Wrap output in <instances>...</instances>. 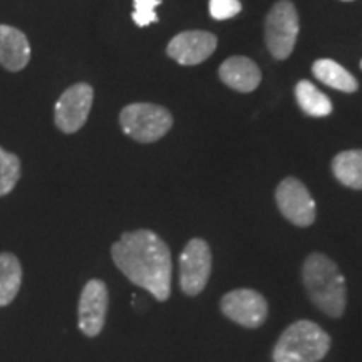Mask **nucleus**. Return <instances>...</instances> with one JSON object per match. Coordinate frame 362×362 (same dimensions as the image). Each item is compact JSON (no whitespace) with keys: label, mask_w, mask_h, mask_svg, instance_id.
<instances>
[{"label":"nucleus","mask_w":362,"mask_h":362,"mask_svg":"<svg viewBox=\"0 0 362 362\" xmlns=\"http://www.w3.org/2000/svg\"><path fill=\"white\" fill-rule=\"evenodd\" d=\"M361 69H362V62H361Z\"/></svg>","instance_id":"obj_21"},{"label":"nucleus","mask_w":362,"mask_h":362,"mask_svg":"<svg viewBox=\"0 0 362 362\" xmlns=\"http://www.w3.org/2000/svg\"><path fill=\"white\" fill-rule=\"evenodd\" d=\"M332 171L344 187L362 189V149L339 153L332 161Z\"/></svg>","instance_id":"obj_16"},{"label":"nucleus","mask_w":362,"mask_h":362,"mask_svg":"<svg viewBox=\"0 0 362 362\" xmlns=\"http://www.w3.org/2000/svg\"><path fill=\"white\" fill-rule=\"evenodd\" d=\"M30 61V44L16 27L0 24V66L7 71H22Z\"/></svg>","instance_id":"obj_13"},{"label":"nucleus","mask_w":362,"mask_h":362,"mask_svg":"<svg viewBox=\"0 0 362 362\" xmlns=\"http://www.w3.org/2000/svg\"><path fill=\"white\" fill-rule=\"evenodd\" d=\"M312 72L320 83H324L329 88L342 90V93H356L359 84L354 76L351 74L346 67H342L339 62L332 59H319L312 66Z\"/></svg>","instance_id":"obj_14"},{"label":"nucleus","mask_w":362,"mask_h":362,"mask_svg":"<svg viewBox=\"0 0 362 362\" xmlns=\"http://www.w3.org/2000/svg\"><path fill=\"white\" fill-rule=\"evenodd\" d=\"M330 337L310 320H297L285 329L274 349V362H319L329 352Z\"/></svg>","instance_id":"obj_3"},{"label":"nucleus","mask_w":362,"mask_h":362,"mask_svg":"<svg viewBox=\"0 0 362 362\" xmlns=\"http://www.w3.org/2000/svg\"><path fill=\"white\" fill-rule=\"evenodd\" d=\"M94 89L86 83L71 86L57 99L54 110V121L62 133H78L88 121L90 106H93Z\"/></svg>","instance_id":"obj_7"},{"label":"nucleus","mask_w":362,"mask_h":362,"mask_svg":"<svg viewBox=\"0 0 362 362\" xmlns=\"http://www.w3.org/2000/svg\"><path fill=\"white\" fill-rule=\"evenodd\" d=\"M22 265L13 253H0V307L12 304L21 291Z\"/></svg>","instance_id":"obj_15"},{"label":"nucleus","mask_w":362,"mask_h":362,"mask_svg":"<svg viewBox=\"0 0 362 362\" xmlns=\"http://www.w3.org/2000/svg\"><path fill=\"white\" fill-rule=\"evenodd\" d=\"M279 210L285 218L297 226H310L315 221V202L305 185L297 178L280 181L275 192Z\"/></svg>","instance_id":"obj_8"},{"label":"nucleus","mask_w":362,"mask_h":362,"mask_svg":"<svg viewBox=\"0 0 362 362\" xmlns=\"http://www.w3.org/2000/svg\"><path fill=\"white\" fill-rule=\"evenodd\" d=\"M110 293L103 280L93 279L84 285L79 297V329L84 336H99L106 322Z\"/></svg>","instance_id":"obj_10"},{"label":"nucleus","mask_w":362,"mask_h":362,"mask_svg":"<svg viewBox=\"0 0 362 362\" xmlns=\"http://www.w3.org/2000/svg\"><path fill=\"white\" fill-rule=\"evenodd\" d=\"M111 255L117 269L134 285L148 291L156 300H168L173 274L171 253L155 232H126L112 245Z\"/></svg>","instance_id":"obj_1"},{"label":"nucleus","mask_w":362,"mask_h":362,"mask_svg":"<svg viewBox=\"0 0 362 362\" xmlns=\"http://www.w3.org/2000/svg\"><path fill=\"white\" fill-rule=\"evenodd\" d=\"M124 134L139 143H155L173 126V116L163 106L151 103H133L119 115Z\"/></svg>","instance_id":"obj_4"},{"label":"nucleus","mask_w":362,"mask_h":362,"mask_svg":"<svg viewBox=\"0 0 362 362\" xmlns=\"http://www.w3.org/2000/svg\"><path fill=\"white\" fill-rule=\"evenodd\" d=\"M242 11L240 0H210V16L216 21L232 19Z\"/></svg>","instance_id":"obj_20"},{"label":"nucleus","mask_w":362,"mask_h":362,"mask_svg":"<svg viewBox=\"0 0 362 362\" xmlns=\"http://www.w3.org/2000/svg\"><path fill=\"white\" fill-rule=\"evenodd\" d=\"M211 272V252L205 240L193 238L180 257V285L187 296H198L206 287Z\"/></svg>","instance_id":"obj_6"},{"label":"nucleus","mask_w":362,"mask_h":362,"mask_svg":"<svg viewBox=\"0 0 362 362\" xmlns=\"http://www.w3.org/2000/svg\"><path fill=\"white\" fill-rule=\"evenodd\" d=\"M158 6H161V0H134V24L138 27H146L153 24V22H158Z\"/></svg>","instance_id":"obj_19"},{"label":"nucleus","mask_w":362,"mask_h":362,"mask_svg":"<svg viewBox=\"0 0 362 362\" xmlns=\"http://www.w3.org/2000/svg\"><path fill=\"white\" fill-rule=\"evenodd\" d=\"M298 37V12L288 0H280L265 19V42L269 52L279 61L291 56Z\"/></svg>","instance_id":"obj_5"},{"label":"nucleus","mask_w":362,"mask_h":362,"mask_svg":"<svg viewBox=\"0 0 362 362\" xmlns=\"http://www.w3.org/2000/svg\"><path fill=\"white\" fill-rule=\"evenodd\" d=\"M296 98L300 110L312 117H325L332 112V103L310 81H300L296 86Z\"/></svg>","instance_id":"obj_17"},{"label":"nucleus","mask_w":362,"mask_h":362,"mask_svg":"<svg viewBox=\"0 0 362 362\" xmlns=\"http://www.w3.org/2000/svg\"><path fill=\"white\" fill-rule=\"evenodd\" d=\"M216 44L218 39L215 34L206 30H187L170 40L166 52L181 66H197L215 52Z\"/></svg>","instance_id":"obj_11"},{"label":"nucleus","mask_w":362,"mask_h":362,"mask_svg":"<svg viewBox=\"0 0 362 362\" xmlns=\"http://www.w3.org/2000/svg\"><path fill=\"white\" fill-rule=\"evenodd\" d=\"M304 285L310 300L330 317H341L346 310L347 288L339 267L322 253L307 257L304 270Z\"/></svg>","instance_id":"obj_2"},{"label":"nucleus","mask_w":362,"mask_h":362,"mask_svg":"<svg viewBox=\"0 0 362 362\" xmlns=\"http://www.w3.org/2000/svg\"><path fill=\"white\" fill-rule=\"evenodd\" d=\"M220 79L238 93H252L262 83V72L252 59L233 56L220 66Z\"/></svg>","instance_id":"obj_12"},{"label":"nucleus","mask_w":362,"mask_h":362,"mask_svg":"<svg viewBox=\"0 0 362 362\" xmlns=\"http://www.w3.org/2000/svg\"><path fill=\"white\" fill-rule=\"evenodd\" d=\"M21 178V160L0 148V197H6Z\"/></svg>","instance_id":"obj_18"},{"label":"nucleus","mask_w":362,"mask_h":362,"mask_svg":"<svg viewBox=\"0 0 362 362\" xmlns=\"http://www.w3.org/2000/svg\"><path fill=\"white\" fill-rule=\"evenodd\" d=\"M223 314L243 327L255 329L265 322L269 315V304L260 292L250 288H238L225 293L221 298Z\"/></svg>","instance_id":"obj_9"}]
</instances>
